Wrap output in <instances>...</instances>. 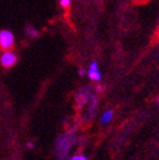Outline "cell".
Returning a JSON list of instances; mask_svg holds the SVG:
<instances>
[{"mask_svg": "<svg viewBox=\"0 0 159 160\" xmlns=\"http://www.w3.org/2000/svg\"><path fill=\"white\" fill-rule=\"evenodd\" d=\"M78 137L75 136L74 131L64 132L61 135H59L56 141H55V155L59 160H66L70 150L73 146L76 144Z\"/></svg>", "mask_w": 159, "mask_h": 160, "instance_id": "obj_1", "label": "cell"}, {"mask_svg": "<svg viewBox=\"0 0 159 160\" xmlns=\"http://www.w3.org/2000/svg\"><path fill=\"white\" fill-rule=\"evenodd\" d=\"M93 95H94V93H93V89L90 87H83V88H80V89H79V92L76 93V95H75L78 107L82 108L85 104H88L90 102V99H92Z\"/></svg>", "mask_w": 159, "mask_h": 160, "instance_id": "obj_2", "label": "cell"}, {"mask_svg": "<svg viewBox=\"0 0 159 160\" xmlns=\"http://www.w3.org/2000/svg\"><path fill=\"white\" fill-rule=\"evenodd\" d=\"M14 46V34L9 29L0 31V50H10Z\"/></svg>", "mask_w": 159, "mask_h": 160, "instance_id": "obj_3", "label": "cell"}, {"mask_svg": "<svg viewBox=\"0 0 159 160\" xmlns=\"http://www.w3.org/2000/svg\"><path fill=\"white\" fill-rule=\"evenodd\" d=\"M17 61H18V57L12 50H5L2 53V56H0V65L5 69L13 68L17 64Z\"/></svg>", "mask_w": 159, "mask_h": 160, "instance_id": "obj_4", "label": "cell"}, {"mask_svg": "<svg viewBox=\"0 0 159 160\" xmlns=\"http://www.w3.org/2000/svg\"><path fill=\"white\" fill-rule=\"evenodd\" d=\"M88 78L93 82H99L102 78L101 75V71H99V68H98V64L97 61H92L89 64V68H88Z\"/></svg>", "mask_w": 159, "mask_h": 160, "instance_id": "obj_5", "label": "cell"}, {"mask_svg": "<svg viewBox=\"0 0 159 160\" xmlns=\"http://www.w3.org/2000/svg\"><path fill=\"white\" fill-rule=\"evenodd\" d=\"M97 106H98V98H97V95L94 94V95L92 97V99H90V102H89V108H88V117H89V118H92V117L94 116V113H95V111H97Z\"/></svg>", "mask_w": 159, "mask_h": 160, "instance_id": "obj_6", "label": "cell"}, {"mask_svg": "<svg viewBox=\"0 0 159 160\" xmlns=\"http://www.w3.org/2000/svg\"><path fill=\"white\" fill-rule=\"evenodd\" d=\"M26 34H27L28 38L36 39V38H38L39 32H38L37 28H34V27H32V26H27V27H26Z\"/></svg>", "mask_w": 159, "mask_h": 160, "instance_id": "obj_7", "label": "cell"}, {"mask_svg": "<svg viewBox=\"0 0 159 160\" xmlns=\"http://www.w3.org/2000/svg\"><path fill=\"white\" fill-rule=\"evenodd\" d=\"M112 118H113V112L110 111V109H107V111H105V112L102 113V116H101V122H102L103 125H107V123H110V122L112 121Z\"/></svg>", "mask_w": 159, "mask_h": 160, "instance_id": "obj_8", "label": "cell"}, {"mask_svg": "<svg viewBox=\"0 0 159 160\" xmlns=\"http://www.w3.org/2000/svg\"><path fill=\"white\" fill-rule=\"evenodd\" d=\"M59 3H60L61 8L68 9V8H70V5H71V0H59Z\"/></svg>", "mask_w": 159, "mask_h": 160, "instance_id": "obj_9", "label": "cell"}, {"mask_svg": "<svg viewBox=\"0 0 159 160\" xmlns=\"http://www.w3.org/2000/svg\"><path fill=\"white\" fill-rule=\"evenodd\" d=\"M69 160H88V158L85 155H82V154H78V155H74L71 156Z\"/></svg>", "mask_w": 159, "mask_h": 160, "instance_id": "obj_10", "label": "cell"}, {"mask_svg": "<svg viewBox=\"0 0 159 160\" xmlns=\"http://www.w3.org/2000/svg\"><path fill=\"white\" fill-rule=\"evenodd\" d=\"M27 148L28 149H34V142L33 141H28L27 142Z\"/></svg>", "mask_w": 159, "mask_h": 160, "instance_id": "obj_11", "label": "cell"}, {"mask_svg": "<svg viewBox=\"0 0 159 160\" xmlns=\"http://www.w3.org/2000/svg\"><path fill=\"white\" fill-rule=\"evenodd\" d=\"M79 75L84 76V75H85V70H84V69H79Z\"/></svg>", "mask_w": 159, "mask_h": 160, "instance_id": "obj_12", "label": "cell"}, {"mask_svg": "<svg viewBox=\"0 0 159 160\" xmlns=\"http://www.w3.org/2000/svg\"><path fill=\"white\" fill-rule=\"evenodd\" d=\"M158 103H159V98H158Z\"/></svg>", "mask_w": 159, "mask_h": 160, "instance_id": "obj_13", "label": "cell"}, {"mask_svg": "<svg viewBox=\"0 0 159 160\" xmlns=\"http://www.w3.org/2000/svg\"><path fill=\"white\" fill-rule=\"evenodd\" d=\"M158 28H159V27H158Z\"/></svg>", "mask_w": 159, "mask_h": 160, "instance_id": "obj_14", "label": "cell"}]
</instances>
